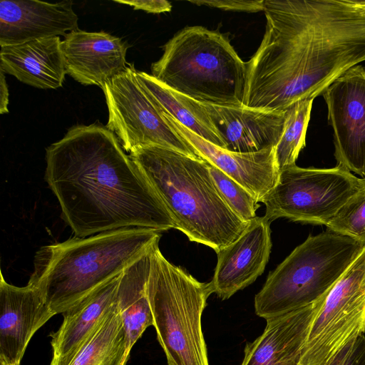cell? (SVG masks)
<instances>
[{
	"label": "cell",
	"mask_w": 365,
	"mask_h": 365,
	"mask_svg": "<svg viewBox=\"0 0 365 365\" xmlns=\"http://www.w3.org/2000/svg\"><path fill=\"white\" fill-rule=\"evenodd\" d=\"M265 32L246 63L243 106L280 112L314 99L365 61V1L264 0Z\"/></svg>",
	"instance_id": "obj_1"
},
{
	"label": "cell",
	"mask_w": 365,
	"mask_h": 365,
	"mask_svg": "<svg viewBox=\"0 0 365 365\" xmlns=\"http://www.w3.org/2000/svg\"><path fill=\"white\" fill-rule=\"evenodd\" d=\"M46 162L45 180L75 237L175 228L158 192L106 126H73L46 148Z\"/></svg>",
	"instance_id": "obj_2"
},
{
	"label": "cell",
	"mask_w": 365,
	"mask_h": 365,
	"mask_svg": "<svg viewBox=\"0 0 365 365\" xmlns=\"http://www.w3.org/2000/svg\"><path fill=\"white\" fill-rule=\"evenodd\" d=\"M160 236L151 229L128 227L41 247L28 284L40 291L54 315L63 314L119 276Z\"/></svg>",
	"instance_id": "obj_3"
},
{
	"label": "cell",
	"mask_w": 365,
	"mask_h": 365,
	"mask_svg": "<svg viewBox=\"0 0 365 365\" xmlns=\"http://www.w3.org/2000/svg\"><path fill=\"white\" fill-rule=\"evenodd\" d=\"M158 192L175 225L190 241L216 253L236 240L248 223L226 204L205 160L159 145L129 153Z\"/></svg>",
	"instance_id": "obj_4"
},
{
	"label": "cell",
	"mask_w": 365,
	"mask_h": 365,
	"mask_svg": "<svg viewBox=\"0 0 365 365\" xmlns=\"http://www.w3.org/2000/svg\"><path fill=\"white\" fill-rule=\"evenodd\" d=\"M247 66L225 35L201 26H187L163 46L151 75L197 102L242 107Z\"/></svg>",
	"instance_id": "obj_5"
},
{
	"label": "cell",
	"mask_w": 365,
	"mask_h": 365,
	"mask_svg": "<svg viewBox=\"0 0 365 365\" xmlns=\"http://www.w3.org/2000/svg\"><path fill=\"white\" fill-rule=\"evenodd\" d=\"M364 246L329 230L309 235L270 272L255 297V311L265 319L315 302L327 294Z\"/></svg>",
	"instance_id": "obj_6"
},
{
	"label": "cell",
	"mask_w": 365,
	"mask_h": 365,
	"mask_svg": "<svg viewBox=\"0 0 365 365\" xmlns=\"http://www.w3.org/2000/svg\"><path fill=\"white\" fill-rule=\"evenodd\" d=\"M209 283L197 281L166 259L155 245L148 283L153 327L168 365H209L202 315L212 294Z\"/></svg>",
	"instance_id": "obj_7"
},
{
	"label": "cell",
	"mask_w": 365,
	"mask_h": 365,
	"mask_svg": "<svg viewBox=\"0 0 365 365\" xmlns=\"http://www.w3.org/2000/svg\"><path fill=\"white\" fill-rule=\"evenodd\" d=\"M364 181L339 164L331 168L284 167L261 201L265 205L264 217L270 222L286 217L326 225Z\"/></svg>",
	"instance_id": "obj_8"
},
{
	"label": "cell",
	"mask_w": 365,
	"mask_h": 365,
	"mask_svg": "<svg viewBox=\"0 0 365 365\" xmlns=\"http://www.w3.org/2000/svg\"><path fill=\"white\" fill-rule=\"evenodd\" d=\"M101 88L108 110L106 127L116 135L125 152L159 145L202 160L193 146L172 127L141 86L133 63Z\"/></svg>",
	"instance_id": "obj_9"
},
{
	"label": "cell",
	"mask_w": 365,
	"mask_h": 365,
	"mask_svg": "<svg viewBox=\"0 0 365 365\" xmlns=\"http://www.w3.org/2000/svg\"><path fill=\"white\" fill-rule=\"evenodd\" d=\"M365 333V247L326 295L314 317L299 365H329Z\"/></svg>",
	"instance_id": "obj_10"
},
{
	"label": "cell",
	"mask_w": 365,
	"mask_h": 365,
	"mask_svg": "<svg viewBox=\"0 0 365 365\" xmlns=\"http://www.w3.org/2000/svg\"><path fill=\"white\" fill-rule=\"evenodd\" d=\"M322 95L334 130L337 164L365 178V67L350 68Z\"/></svg>",
	"instance_id": "obj_11"
},
{
	"label": "cell",
	"mask_w": 365,
	"mask_h": 365,
	"mask_svg": "<svg viewBox=\"0 0 365 365\" xmlns=\"http://www.w3.org/2000/svg\"><path fill=\"white\" fill-rule=\"evenodd\" d=\"M270 222L264 216L251 220L242 235L217 252L212 293L222 300L253 283L269 260L272 249Z\"/></svg>",
	"instance_id": "obj_12"
},
{
	"label": "cell",
	"mask_w": 365,
	"mask_h": 365,
	"mask_svg": "<svg viewBox=\"0 0 365 365\" xmlns=\"http://www.w3.org/2000/svg\"><path fill=\"white\" fill-rule=\"evenodd\" d=\"M53 315L38 289L9 284L1 272L0 359L20 364L31 337Z\"/></svg>",
	"instance_id": "obj_13"
},
{
	"label": "cell",
	"mask_w": 365,
	"mask_h": 365,
	"mask_svg": "<svg viewBox=\"0 0 365 365\" xmlns=\"http://www.w3.org/2000/svg\"><path fill=\"white\" fill-rule=\"evenodd\" d=\"M61 48L66 73L84 86L101 88L128 66V45L103 31H72L64 36Z\"/></svg>",
	"instance_id": "obj_14"
},
{
	"label": "cell",
	"mask_w": 365,
	"mask_h": 365,
	"mask_svg": "<svg viewBox=\"0 0 365 365\" xmlns=\"http://www.w3.org/2000/svg\"><path fill=\"white\" fill-rule=\"evenodd\" d=\"M72 1L1 0L0 46L63 36L79 29Z\"/></svg>",
	"instance_id": "obj_15"
},
{
	"label": "cell",
	"mask_w": 365,
	"mask_h": 365,
	"mask_svg": "<svg viewBox=\"0 0 365 365\" xmlns=\"http://www.w3.org/2000/svg\"><path fill=\"white\" fill-rule=\"evenodd\" d=\"M162 113L202 159L247 189L259 202L275 185L279 173L275 148L254 153L228 151L205 140L169 115Z\"/></svg>",
	"instance_id": "obj_16"
},
{
	"label": "cell",
	"mask_w": 365,
	"mask_h": 365,
	"mask_svg": "<svg viewBox=\"0 0 365 365\" xmlns=\"http://www.w3.org/2000/svg\"><path fill=\"white\" fill-rule=\"evenodd\" d=\"M327 294L309 305L266 319L263 333L246 344L241 365H299L310 326Z\"/></svg>",
	"instance_id": "obj_17"
},
{
	"label": "cell",
	"mask_w": 365,
	"mask_h": 365,
	"mask_svg": "<svg viewBox=\"0 0 365 365\" xmlns=\"http://www.w3.org/2000/svg\"><path fill=\"white\" fill-rule=\"evenodd\" d=\"M219 132L225 150L254 153L276 148L284 128L287 112L202 103Z\"/></svg>",
	"instance_id": "obj_18"
},
{
	"label": "cell",
	"mask_w": 365,
	"mask_h": 365,
	"mask_svg": "<svg viewBox=\"0 0 365 365\" xmlns=\"http://www.w3.org/2000/svg\"><path fill=\"white\" fill-rule=\"evenodd\" d=\"M59 36L1 46L0 70L41 89L61 87L67 73Z\"/></svg>",
	"instance_id": "obj_19"
},
{
	"label": "cell",
	"mask_w": 365,
	"mask_h": 365,
	"mask_svg": "<svg viewBox=\"0 0 365 365\" xmlns=\"http://www.w3.org/2000/svg\"><path fill=\"white\" fill-rule=\"evenodd\" d=\"M120 275L62 314L59 329L50 334L53 357L49 365H67L84 344L115 302Z\"/></svg>",
	"instance_id": "obj_20"
},
{
	"label": "cell",
	"mask_w": 365,
	"mask_h": 365,
	"mask_svg": "<svg viewBox=\"0 0 365 365\" xmlns=\"http://www.w3.org/2000/svg\"><path fill=\"white\" fill-rule=\"evenodd\" d=\"M155 245L125 268L119 278L115 300L127 332L130 353L145 329L153 326L148 283Z\"/></svg>",
	"instance_id": "obj_21"
},
{
	"label": "cell",
	"mask_w": 365,
	"mask_h": 365,
	"mask_svg": "<svg viewBox=\"0 0 365 365\" xmlns=\"http://www.w3.org/2000/svg\"><path fill=\"white\" fill-rule=\"evenodd\" d=\"M137 77L162 112L205 140L225 148L218 130L200 103L170 89L151 74L137 71Z\"/></svg>",
	"instance_id": "obj_22"
},
{
	"label": "cell",
	"mask_w": 365,
	"mask_h": 365,
	"mask_svg": "<svg viewBox=\"0 0 365 365\" xmlns=\"http://www.w3.org/2000/svg\"><path fill=\"white\" fill-rule=\"evenodd\" d=\"M130 354L127 332L115 300L67 365H125Z\"/></svg>",
	"instance_id": "obj_23"
},
{
	"label": "cell",
	"mask_w": 365,
	"mask_h": 365,
	"mask_svg": "<svg viewBox=\"0 0 365 365\" xmlns=\"http://www.w3.org/2000/svg\"><path fill=\"white\" fill-rule=\"evenodd\" d=\"M313 101L301 100L286 109L284 131L275 148L276 160L279 170L284 167L295 165L299 152L305 146Z\"/></svg>",
	"instance_id": "obj_24"
},
{
	"label": "cell",
	"mask_w": 365,
	"mask_h": 365,
	"mask_svg": "<svg viewBox=\"0 0 365 365\" xmlns=\"http://www.w3.org/2000/svg\"><path fill=\"white\" fill-rule=\"evenodd\" d=\"M325 226L327 230L347 236L365 247V178L361 187Z\"/></svg>",
	"instance_id": "obj_25"
},
{
	"label": "cell",
	"mask_w": 365,
	"mask_h": 365,
	"mask_svg": "<svg viewBox=\"0 0 365 365\" xmlns=\"http://www.w3.org/2000/svg\"><path fill=\"white\" fill-rule=\"evenodd\" d=\"M210 175L222 197L240 218L249 222L255 219L259 205L258 200L247 189L225 173L207 162Z\"/></svg>",
	"instance_id": "obj_26"
},
{
	"label": "cell",
	"mask_w": 365,
	"mask_h": 365,
	"mask_svg": "<svg viewBox=\"0 0 365 365\" xmlns=\"http://www.w3.org/2000/svg\"><path fill=\"white\" fill-rule=\"evenodd\" d=\"M189 2L198 6H207L223 10L257 12L264 11V0H191Z\"/></svg>",
	"instance_id": "obj_27"
},
{
	"label": "cell",
	"mask_w": 365,
	"mask_h": 365,
	"mask_svg": "<svg viewBox=\"0 0 365 365\" xmlns=\"http://www.w3.org/2000/svg\"><path fill=\"white\" fill-rule=\"evenodd\" d=\"M116 3L127 4L134 9H140L148 13L159 14L170 11L171 4L165 0H115Z\"/></svg>",
	"instance_id": "obj_28"
},
{
	"label": "cell",
	"mask_w": 365,
	"mask_h": 365,
	"mask_svg": "<svg viewBox=\"0 0 365 365\" xmlns=\"http://www.w3.org/2000/svg\"><path fill=\"white\" fill-rule=\"evenodd\" d=\"M342 365H365V336L358 337L353 343Z\"/></svg>",
	"instance_id": "obj_29"
},
{
	"label": "cell",
	"mask_w": 365,
	"mask_h": 365,
	"mask_svg": "<svg viewBox=\"0 0 365 365\" xmlns=\"http://www.w3.org/2000/svg\"><path fill=\"white\" fill-rule=\"evenodd\" d=\"M0 113H8L9 89L4 73L0 70Z\"/></svg>",
	"instance_id": "obj_30"
},
{
	"label": "cell",
	"mask_w": 365,
	"mask_h": 365,
	"mask_svg": "<svg viewBox=\"0 0 365 365\" xmlns=\"http://www.w3.org/2000/svg\"><path fill=\"white\" fill-rule=\"evenodd\" d=\"M354 341L345 346L339 354L334 358L329 365H342L348 352L349 351Z\"/></svg>",
	"instance_id": "obj_31"
},
{
	"label": "cell",
	"mask_w": 365,
	"mask_h": 365,
	"mask_svg": "<svg viewBox=\"0 0 365 365\" xmlns=\"http://www.w3.org/2000/svg\"><path fill=\"white\" fill-rule=\"evenodd\" d=\"M0 365H20V364H12L1 359H0Z\"/></svg>",
	"instance_id": "obj_32"
}]
</instances>
